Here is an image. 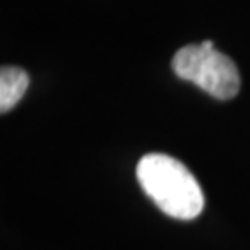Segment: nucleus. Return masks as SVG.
<instances>
[{
    "label": "nucleus",
    "mask_w": 250,
    "mask_h": 250,
    "mask_svg": "<svg viewBox=\"0 0 250 250\" xmlns=\"http://www.w3.org/2000/svg\"><path fill=\"white\" fill-rule=\"evenodd\" d=\"M28 72L19 67H2L0 71V111L8 113L28 89Z\"/></svg>",
    "instance_id": "3"
},
{
    "label": "nucleus",
    "mask_w": 250,
    "mask_h": 250,
    "mask_svg": "<svg viewBox=\"0 0 250 250\" xmlns=\"http://www.w3.org/2000/svg\"><path fill=\"white\" fill-rule=\"evenodd\" d=\"M172 71L178 78L193 82L217 100L233 99L241 87L235 63L215 48H206L202 43L180 48L172 58Z\"/></svg>",
    "instance_id": "2"
},
{
    "label": "nucleus",
    "mask_w": 250,
    "mask_h": 250,
    "mask_svg": "<svg viewBox=\"0 0 250 250\" xmlns=\"http://www.w3.org/2000/svg\"><path fill=\"white\" fill-rule=\"evenodd\" d=\"M137 180L165 215L191 221L202 213L204 195L197 178L182 161L167 154H146L137 163Z\"/></svg>",
    "instance_id": "1"
}]
</instances>
